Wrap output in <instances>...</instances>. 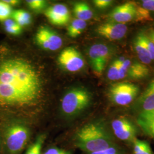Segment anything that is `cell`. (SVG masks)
<instances>
[{
  "label": "cell",
  "instance_id": "obj_14",
  "mask_svg": "<svg viewBox=\"0 0 154 154\" xmlns=\"http://www.w3.org/2000/svg\"><path fill=\"white\" fill-rule=\"evenodd\" d=\"M132 45L139 62L146 65L152 62L147 44L145 30H140L137 34L133 40Z\"/></svg>",
  "mask_w": 154,
  "mask_h": 154
},
{
  "label": "cell",
  "instance_id": "obj_11",
  "mask_svg": "<svg viewBox=\"0 0 154 154\" xmlns=\"http://www.w3.org/2000/svg\"><path fill=\"white\" fill-rule=\"evenodd\" d=\"M128 27L126 24L109 22L100 24L95 29L97 34L110 41H119L126 35Z\"/></svg>",
  "mask_w": 154,
  "mask_h": 154
},
{
  "label": "cell",
  "instance_id": "obj_19",
  "mask_svg": "<svg viewBox=\"0 0 154 154\" xmlns=\"http://www.w3.org/2000/svg\"><path fill=\"white\" fill-rule=\"evenodd\" d=\"M11 18L21 27L28 26L32 23V16L29 13L24 10H16L12 12Z\"/></svg>",
  "mask_w": 154,
  "mask_h": 154
},
{
  "label": "cell",
  "instance_id": "obj_29",
  "mask_svg": "<svg viewBox=\"0 0 154 154\" xmlns=\"http://www.w3.org/2000/svg\"><path fill=\"white\" fill-rule=\"evenodd\" d=\"M94 6L99 9H106L114 4V1L111 0H95L93 1Z\"/></svg>",
  "mask_w": 154,
  "mask_h": 154
},
{
  "label": "cell",
  "instance_id": "obj_25",
  "mask_svg": "<svg viewBox=\"0 0 154 154\" xmlns=\"http://www.w3.org/2000/svg\"><path fill=\"white\" fill-rule=\"evenodd\" d=\"M11 6L6 4L4 1H0V21H5L9 19L12 13Z\"/></svg>",
  "mask_w": 154,
  "mask_h": 154
},
{
  "label": "cell",
  "instance_id": "obj_33",
  "mask_svg": "<svg viewBox=\"0 0 154 154\" xmlns=\"http://www.w3.org/2000/svg\"><path fill=\"white\" fill-rule=\"evenodd\" d=\"M6 4H9L10 6L18 5L20 4V1L18 0H4V1Z\"/></svg>",
  "mask_w": 154,
  "mask_h": 154
},
{
  "label": "cell",
  "instance_id": "obj_9",
  "mask_svg": "<svg viewBox=\"0 0 154 154\" xmlns=\"http://www.w3.org/2000/svg\"><path fill=\"white\" fill-rule=\"evenodd\" d=\"M35 39L37 44L42 49L55 51L61 48L63 44L60 35L47 26H41L37 30Z\"/></svg>",
  "mask_w": 154,
  "mask_h": 154
},
{
  "label": "cell",
  "instance_id": "obj_15",
  "mask_svg": "<svg viewBox=\"0 0 154 154\" xmlns=\"http://www.w3.org/2000/svg\"><path fill=\"white\" fill-rule=\"evenodd\" d=\"M137 123L146 135L154 139V110L138 114Z\"/></svg>",
  "mask_w": 154,
  "mask_h": 154
},
{
  "label": "cell",
  "instance_id": "obj_1",
  "mask_svg": "<svg viewBox=\"0 0 154 154\" xmlns=\"http://www.w3.org/2000/svg\"><path fill=\"white\" fill-rule=\"evenodd\" d=\"M38 72L28 61L11 58L0 63V105L26 107L33 105L42 91Z\"/></svg>",
  "mask_w": 154,
  "mask_h": 154
},
{
  "label": "cell",
  "instance_id": "obj_17",
  "mask_svg": "<svg viewBox=\"0 0 154 154\" xmlns=\"http://www.w3.org/2000/svg\"><path fill=\"white\" fill-rule=\"evenodd\" d=\"M76 18L86 21L93 17V12L88 4L85 2H76L73 8Z\"/></svg>",
  "mask_w": 154,
  "mask_h": 154
},
{
  "label": "cell",
  "instance_id": "obj_3",
  "mask_svg": "<svg viewBox=\"0 0 154 154\" xmlns=\"http://www.w3.org/2000/svg\"><path fill=\"white\" fill-rule=\"evenodd\" d=\"M91 99V94L86 88H72L63 97L61 109L66 116H75L88 108Z\"/></svg>",
  "mask_w": 154,
  "mask_h": 154
},
{
  "label": "cell",
  "instance_id": "obj_6",
  "mask_svg": "<svg viewBox=\"0 0 154 154\" xmlns=\"http://www.w3.org/2000/svg\"><path fill=\"white\" fill-rule=\"evenodd\" d=\"M115 53L114 48L103 43H97L90 47L88 57L94 73L100 77L102 75L107 62Z\"/></svg>",
  "mask_w": 154,
  "mask_h": 154
},
{
  "label": "cell",
  "instance_id": "obj_7",
  "mask_svg": "<svg viewBox=\"0 0 154 154\" xmlns=\"http://www.w3.org/2000/svg\"><path fill=\"white\" fill-rule=\"evenodd\" d=\"M58 61L64 70L72 72L81 70L85 65L82 54L73 47L63 50L59 55Z\"/></svg>",
  "mask_w": 154,
  "mask_h": 154
},
{
  "label": "cell",
  "instance_id": "obj_32",
  "mask_svg": "<svg viewBox=\"0 0 154 154\" xmlns=\"http://www.w3.org/2000/svg\"><path fill=\"white\" fill-rule=\"evenodd\" d=\"M44 154H70V153L62 149L53 147V148L48 149L45 152Z\"/></svg>",
  "mask_w": 154,
  "mask_h": 154
},
{
  "label": "cell",
  "instance_id": "obj_4",
  "mask_svg": "<svg viewBox=\"0 0 154 154\" xmlns=\"http://www.w3.org/2000/svg\"><path fill=\"white\" fill-rule=\"evenodd\" d=\"M139 93L140 88L137 85L129 82H121L112 84L108 90L107 95L113 104L123 106L134 102Z\"/></svg>",
  "mask_w": 154,
  "mask_h": 154
},
{
  "label": "cell",
  "instance_id": "obj_28",
  "mask_svg": "<svg viewBox=\"0 0 154 154\" xmlns=\"http://www.w3.org/2000/svg\"><path fill=\"white\" fill-rule=\"evenodd\" d=\"M132 61L129 59L126 58L125 61H124L119 66V80L123 79L126 78L127 75V72L128 70L131 65Z\"/></svg>",
  "mask_w": 154,
  "mask_h": 154
},
{
  "label": "cell",
  "instance_id": "obj_8",
  "mask_svg": "<svg viewBox=\"0 0 154 154\" xmlns=\"http://www.w3.org/2000/svg\"><path fill=\"white\" fill-rule=\"evenodd\" d=\"M111 127L115 135L121 140L134 142L137 139V127L127 117L120 116L116 118L112 122Z\"/></svg>",
  "mask_w": 154,
  "mask_h": 154
},
{
  "label": "cell",
  "instance_id": "obj_24",
  "mask_svg": "<svg viewBox=\"0 0 154 154\" xmlns=\"http://www.w3.org/2000/svg\"><path fill=\"white\" fill-rule=\"evenodd\" d=\"M146 38L148 45L149 53L152 61H154V29L149 28L145 30Z\"/></svg>",
  "mask_w": 154,
  "mask_h": 154
},
{
  "label": "cell",
  "instance_id": "obj_10",
  "mask_svg": "<svg viewBox=\"0 0 154 154\" xmlns=\"http://www.w3.org/2000/svg\"><path fill=\"white\" fill-rule=\"evenodd\" d=\"M110 21L126 24L135 21L137 18V3L126 2L116 7L108 15Z\"/></svg>",
  "mask_w": 154,
  "mask_h": 154
},
{
  "label": "cell",
  "instance_id": "obj_12",
  "mask_svg": "<svg viewBox=\"0 0 154 154\" xmlns=\"http://www.w3.org/2000/svg\"><path fill=\"white\" fill-rule=\"evenodd\" d=\"M132 109L138 114L154 110V77L147 88L134 102Z\"/></svg>",
  "mask_w": 154,
  "mask_h": 154
},
{
  "label": "cell",
  "instance_id": "obj_22",
  "mask_svg": "<svg viewBox=\"0 0 154 154\" xmlns=\"http://www.w3.org/2000/svg\"><path fill=\"white\" fill-rule=\"evenodd\" d=\"M4 28L6 32L11 35H17L22 33V27L12 19L6 20L4 22Z\"/></svg>",
  "mask_w": 154,
  "mask_h": 154
},
{
  "label": "cell",
  "instance_id": "obj_26",
  "mask_svg": "<svg viewBox=\"0 0 154 154\" xmlns=\"http://www.w3.org/2000/svg\"><path fill=\"white\" fill-rule=\"evenodd\" d=\"M150 12L144 9L138 4H137V18L135 21H152Z\"/></svg>",
  "mask_w": 154,
  "mask_h": 154
},
{
  "label": "cell",
  "instance_id": "obj_31",
  "mask_svg": "<svg viewBox=\"0 0 154 154\" xmlns=\"http://www.w3.org/2000/svg\"><path fill=\"white\" fill-rule=\"evenodd\" d=\"M138 4L147 11H154V0H143Z\"/></svg>",
  "mask_w": 154,
  "mask_h": 154
},
{
  "label": "cell",
  "instance_id": "obj_30",
  "mask_svg": "<svg viewBox=\"0 0 154 154\" xmlns=\"http://www.w3.org/2000/svg\"><path fill=\"white\" fill-rule=\"evenodd\" d=\"M89 154H123L122 151L120 149H118V147L115 146H112L108 149H105L103 150H101L99 151L93 152Z\"/></svg>",
  "mask_w": 154,
  "mask_h": 154
},
{
  "label": "cell",
  "instance_id": "obj_18",
  "mask_svg": "<svg viewBox=\"0 0 154 154\" xmlns=\"http://www.w3.org/2000/svg\"><path fill=\"white\" fill-rule=\"evenodd\" d=\"M87 27L86 21L75 18L73 20L67 28V34L72 38H76L81 35Z\"/></svg>",
  "mask_w": 154,
  "mask_h": 154
},
{
  "label": "cell",
  "instance_id": "obj_23",
  "mask_svg": "<svg viewBox=\"0 0 154 154\" xmlns=\"http://www.w3.org/2000/svg\"><path fill=\"white\" fill-rule=\"evenodd\" d=\"M45 140V136L42 135L29 147L25 154H41V150Z\"/></svg>",
  "mask_w": 154,
  "mask_h": 154
},
{
  "label": "cell",
  "instance_id": "obj_2",
  "mask_svg": "<svg viewBox=\"0 0 154 154\" xmlns=\"http://www.w3.org/2000/svg\"><path fill=\"white\" fill-rule=\"evenodd\" d=\"M75 144L88 154L114 146V139L102 121L91 122L82 127L75 134Z\"/></svg>",
  "mask_w": 154,
  "mask_h": 154
},
{
  "label": "cell",
  "instance_id": "obj_5",
  "mask_svg": "<svg viewBox=\"0 0 154 154\" xmlns=\"http://www.w3.org/2000/svg\"><path fill=\"white\" fill-rule=\"evenodd\" d=\"M30 136L29 130L24 125L14 123L6 128L5 131V142L11 154L20 153L28 143Z\"/></svg>",
  "mask_w": 154,
  "mask_h": 154
},
{
  "label": "cell",
  "instance_id": "obj_21",
  "mask_svg": "<svg viewBox=\"0 0 154 154\" xmlns=\"http://www.w3.org/2000/svg\"><path fill=\"white\" fill-rule=\"evenodd\" d=\"M120 65L121 64L117 58L115 59L110 64L107 72V77L111 81H117L119 80V70Z\"/></svg>",
  "mask_w": 154,
  "mask_h": 154
},
{
  "label": "cell",
  "instance_id": "obj_20",
  "mask_svg": "<svg viewBox=\"0 0 154 154\" xmlns=\"http://www.w3.org/2000/svg\"><path fill=\"white\" fill-rule=\"evenodd\" d=\"M133 154H154L148 142L136 139L133 142Z\"/></svg>",
  "mask_w": 154,
  "mask_h": 154
},
{
  "label": "cell",
  "instance_id": "obj_27",
  "mask_svg": "<svg viewBox=\"0 0 154 154\" xmlns=\"http://www.w3.org/2000/svg\"><path fill=\"white\" fill-rule=\"evenodd\" d=\"M26 2L29 8L34 11H41L46 6V2L43 0H28Z\"/></svg>",
  "mask_w": 154,
  "mask_h": 154
},
{
  "label": "cell",
  "instance_id": "obj_16",
  "mask_svg": "<svg viewBox=\"0 0 154 154\" xmlns=\"http://www.w3.org/2000/svg\"><path fill=\"white\" fill-rule=\"evenodd\" d=\"M149 69L147 65L139 61H132L126 78L134 81L142 80L149 77Z\"/></svg>",
  "mask_w": 154,
  "mask_h": 154
},
{
  "label": "cell",
  "instance_id": "obj_13",
  "mask_svg": "<svg viewBox=\"0 0 154 154\" xmlns=\"http://www.w3.org/2000/svg\"><path fill=\"white\" fill-rule=\"evenodd\" d=\"M45 15L50 22L56 26H63L70 20V14L67 7L61 4H57L49 7Z\"/></svg>",
  "mask_w": 154,
  "mask_h": 154
}]
</instances>
